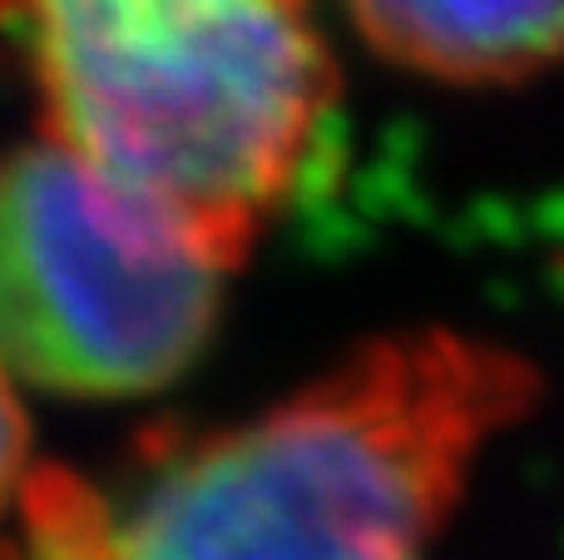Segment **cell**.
Returning a JSON list of instances; mask_svg holds the SVG:
<instances>
[{
	"instance_id": "obj_2",
	"label": "cell",
	"mask_w": 564,
	"mask_h": 560,
	"mask_svg": "<svg viewBox=\"0 0 564 560\" xmlns=\"http://www.w3.org/2000/svg\"><path fill=\"white\" fill-rule=\"evenodd\" d=\"M40 139L228 268L297 189L337 99L307 0H0Z\"/></svg>"
},
{
	"instance_id": "obj_3",
	"label": "cell",
	"mask_w": 564,
	"mask_h": 560,
	"mask_svg": "<svg viewBox=\"0 0 564 560\" xmlns=\"http://www.w3.org/2000/svg\"><path fill=\"white\" fill-rule=\"evenodd\" d=\"M224 268L35 139L0 159V373L59 397H144L188 373Z\"/></svg>"
},
{
	"instance_id": "obj_4",
	"label": "cell",
	"mask_w": 564,
	"mask_h": 560,
	"mask_svg": "<svg viewBox=\"0 0 564 560\" xmlns=\"http://www.w3.org/2000/svg\"><path fill=\"white\" fill-rule=\"evenodd\" d=\"M381 60L441 85H520L564 60V0H347Z\"/></svg>"
},
{
	"instance_id": "obj_5",
	"label": "cell",
	"mask_w": 564,
	"mask_h": 560,
	"mask_svg": "<svg viewBox=\"0 0 564 560\" xmlns=\"http://www.w3.org/2000/svg\"><path fill=\"white\" fill-rule=\"evenodd\" d=\"M35 456H30V427H25V412L15 402V387L10 377L0 373V531L10 526L15 516L20 496H25L30 476H35Z\"/></svg>"
},
{
	"instance_id": "obj_1",
	"label": "cell",
	"mask_w": 564,
	"mask_h": 560,
	"mask_svg": "<svg viewBox=\"0 0 564 560\" xmlns=\"http://www.w3.org/2000/svg\"><path fill=\"white\" fill-rule=\"evenodd\" d=\"M540 402L490 337H377L214 432L154 437L115 486L40 462L0 560H426L486 446Z\"/></svg>"
}]
</instances>
